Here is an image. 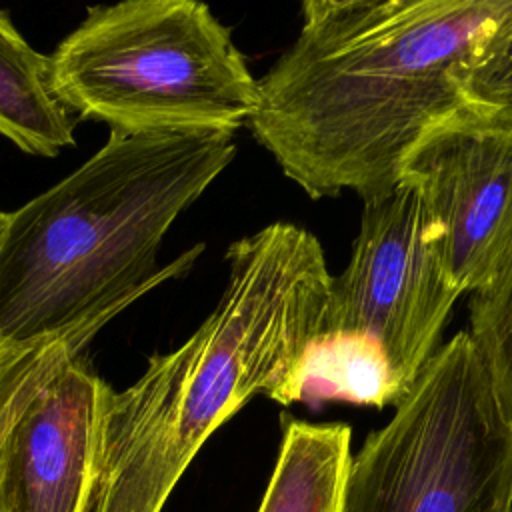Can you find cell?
Masks as SVG:
<instances>
[{"instance_id":"obj_2","label":"cell","mask_w":512,"mask_h":512,"mask_svg":"<svg viewBox=\"0 0 512 512\" xmlns=\"http://www.w3.org/2000/svg\"><path fill=\"white\" fill-rule=\"evenodd\" d=\"M216 308L176 350L108 384L92 512H162L204 442L254 396L300 402L332 274L318 238L274 222L232 242Z\"/></svg>"},{"instance_id":"obj_13","label":"cell","mask_w":512,"mask_h":512,"mask_svg":"<svg viewBox=\"0 0 512 512\" xmlns=\"http://www.w3.org/2000/svg\"><path fill=\"white\" fill-rule=\"evenodd\" d=\"M462 98L480 118L512 128V18L502 24L486 52L468 70Z\"/></svg>"},{"instance_id":"obj_4","label":"cell","mask_w":512,"mask_h":512,"mask_svg":"<svg viewBox=\"0 0 512 512\" xmlns=\"http://www.w3.org/2000/svg\"><path fill=\"white\" fill-rule=\"evenodd\" d=\"M50 60L60 100L116 132L238 130L258 102L230 28L196 0L88 8Z\"/></svg>"},{"instance_id":"obj_7","label":"cell","mask_w":512,"mask_h":512,"mask_svg":"<svg viewBox=\"0 0 512 512\" xmlns=\"http://www.w3.org/2000/svg\"><path fill=\"white\" fill-rule=\"evenodd\" d=\"M400 182L418 192L436 224L458 292L482 288L512 240V128L462 108L420 138Z\"/></svg>"},{"instance_id":"obj_14","label":"cell","mask_w":512,"mask_h":512,"mask_svg":"<svg viewBox=\"0 0 512 512\" xmlns=\"http://www.w3.org/2000/svg\"><path fill=\"white\" fill-rule=\"evenodd\" d=\"M0 512H2V510H0Z\"/></svg>"},{"instance_id":"obj_10","label":"cell","mask_w":512,"mask_h":512,"mask_svg":"<svg viewBox=\"0 0 512 512\" xmlns=\"http://www.w3.org/2000/svg\"><path fill=\"white\" fill-rule=\"evenodd\" d=\"M350 440L342 422L286 420L258 512H344Z\"/></svg>"},{"instance_id":"obj_1","label":"cell","mask_w":512,"mask_h":512,"mask_svg":"<svg viewBox=\"0 0 512 512\" xmlns=\"http://www.w3.org/2000/svg\"><path fill=\"white\" fill-rule=\"evenodd\" d=\"M258 78L248 126L310 198L390 194L420 138L466 108L462 82L512 0H306Z\"/></svg>"},{"instance_id":"obj_5","label":"cell","mask_w":512,"mask_h":512,"mask_svg":"<svg viewBox=\"0 0 512 512\" xmlns=\"http://www.w3.org/2000/svg\"><path fill=\"white\" fill-rule=\"evenodd\" d=\"M362 204L350 258L330 278L300 402L396 406L436 352L460 298L436 224L410 184Z\"/></svg>"},{"instance_id":"obj_11","label":"cell","mask_w":512,"mask_h":512,"mask_svg":"<svg viewBox=\"0 0 512 512\" xmlns=\"http://www.w3.org/2000/svg\"><path fill=\"white\" fill-rule=\"evenodd\" d=\"M118 314H104L62 334L30 344L0 342V450L38 390L72 358L84 354L96 334Z\"/></svg>"},{"instance_id":"obj_3","label":"cell","mask_w":512,"mask_h":512,"mask_svg":"<svg viewBox=\"0 0 512 512\" xmlns=\"http://www.w3.org/2000/svg\"><path fill=\"white\" fill-rule=\"evenodd\" d=\"M236 130L126 134L16 210H0V342L30 344L120 314L188 272L198 244L158 268L174 220L234 160Z\"/></svg>"},{"instance_id":"obj_6","label":"cell","mask_w":512,"mask_h":512,"mask_svg":"<svg viewBox=\"0 0 512 512\" xmlns=\"http://www.w3.org/2000/svg\"><path fill=\"white\" fill-rule=\"evenodd\" d=\"M344 512H512V412L466 330L350 458Z\"/></svg>"},{"instance_id":"obj_12","label":"cell","mask_w":512,"mask_h":512,"mask_svg":"<svg viewBox=\"0 0 512 512\" xmlns=\"http://www.w3.org/2000/svg\"><path fill=\"white\" fill-rule=\"evenodd\" d=\"M494 388L512 412V240L494 276L476 292L468 306V330Z\"/></svg>"},{"instance_id":"obj_8","label":"cell","mask_w":512,"mask_h":512,"mask_svg":"<svg viewBox=\"0 0 512 512\" xmlns=\"http://www.w3.org/2000/svg\"><path fill=\"white\" fill-rule=\"evenodd\" d=\"M106 386L80 354L38 390L0 450L2 512H92Z\"/></svg>"},{"instance_id":"obj_9","label":"cell","mask_w":512,"mask_h":512,"mask_svg":"<svg viewBox=\"0 0 512 512\" xmlns=\"http://www.w3.org/2000/svg\"><path fill=\"white\" fill-rule=\"evenodd\" d=\"M76 120L54 88L50 56L0 10V134L26 154L52 158L74 146Z\"/></svg>"}]
</instances>
